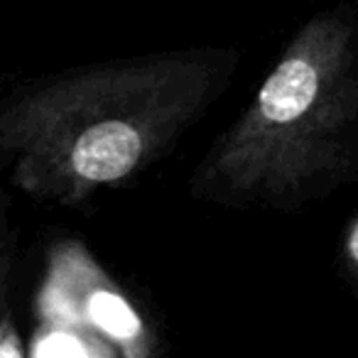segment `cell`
Instances as JSON below:
<instances>
[{
    "mask_svg": "<svg viewBox=\"0 0 358 358\" xmlns=\"http://www.w3.org/2000/svg\"><path fill=\"white\" fill-rule=\"evenodd\" d=\"M238 69L224 45L66 66L0 86V185L79 209L162 162Z\"/></svg>",
    "mask_w": 358,
    "mask_h": 358,
    "instance_id": "6da1fadb",
    "label": "cell"
},
{
    "mask_svg": "<svg viewBox=\"0 0 358 358\" xmlns=\"http://www.w3.org/2000/svg\"><path fill=\"white\" fill-rule=\"evenodd\" d=\"M358 140V57L348 20L299 27L248 108L221 130L189 177L196 201L294 209L341 179Z\"/></svg>",
    "mask_w": 358,
    "mask_h": 358,
    "instance_id": "7a4b0ae2",
    "label": "cell"
},
{
    "mask_svg": "<svg viewBox=\"0 0 358 358\" xmlns=\"http://www.w3.org/2000/svg\"><path fill=\"white\" fill-rule=\"evenodd\" d=\"M45 322L62 334L84 331L99 336L108 353L145 356L152 351L150 331L110 278L81 253L79 245L55 250L42 294Z\"/></svg>",
    "mask_w": 358,
    "mask_h": 358,
    "instance_id": "3957f363",
    "label": "cell"
},
{
    "mask_svg": "<svg viewBox=\"0 0 358 358\" xmlns=\"http://www.w3.org/2000/svg\"><path fill=\"white\" fill-rule=\"evenodd\" d=\"M10 192L0 185V314L6 312L8 294L15 280L17 260H20V229L13 216Z\"/></svg>",
    "mask_w": 358,
    "mask_h": 358,
    "instance_id": "277c9868",
    "label": "cell"
},
{
    "mask_svg": "<svg viewBox=\"0 0 358 358\" xmlns=\"http://www.w3.org/2000/svg\"><path fill=\"white\" fill-rule=\"evenodd\" d=\"M25 348H22L20 331L13 324L8 309L0 314V356H22Z\"/></svg>",
    "mask_w": 358,
    "mask_h": 358,
    "instance_id": "5b68a950",
    "label": "cell"
},
{
    "mask_svg": "<svg viewBox=\"0 0 358 358\" xmlns=\"http://www.w3.org/2000/svg\"><path fill=\"white\" fill-rule=\"evenodd\" d=\"M343 258H346V268L358 280V214L353 216L351 226L343 236Z\"/></svg>",
    "mask_w": 358,
    "mask_h": 358,
    "instance_id": "8992f818",
    "label": "cell"
}]
</instances>
